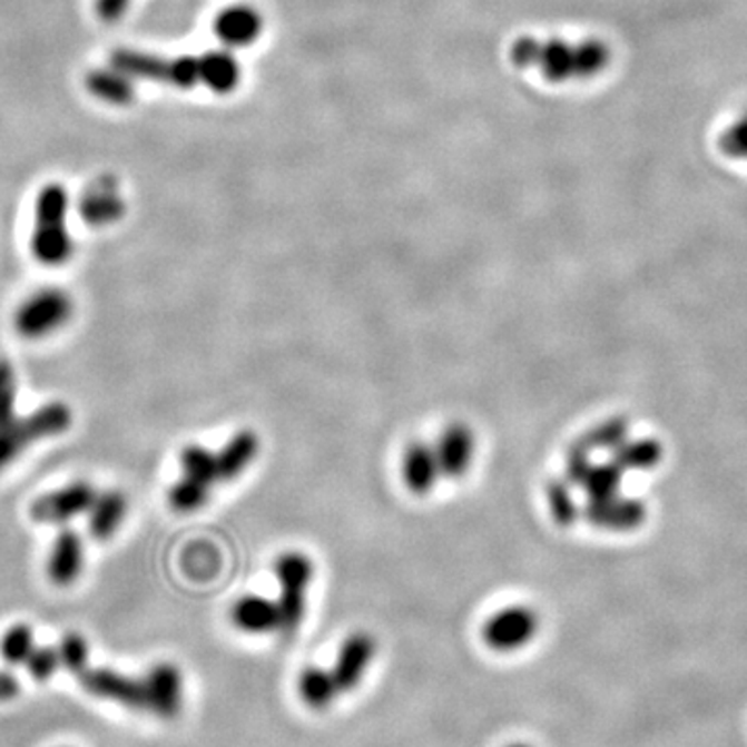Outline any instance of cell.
Returning a JSON list of instances; mask_svg holds the SVG:
<instances>
[{"label":"cell","mask_w":747,"mask_h":747,"mask_svg":"<svg viewBox=\"0 0 747 747\" xmlns=\"http://www.w3.org/2000/svg\"><path fill=\"white\" fill-rule=\"evenodd\" d=\"M110 65L119 67L136 81L148 79L175 88L208 86L216 92H227L235 86L237 79V65L230 61V57L220 52H210L204 57L165 59L141 50L119 48L112 52Z\"/></svg>","instance_id":"1"},{"label":"cell","mask_w":747,"mask_h":747,"mask_svg":"<svg viewBox=\"0 0 747 747\" xmlns=\"http://www.w3.org/2000/svg\"><path fill=\"white\" fill-rule=\"evenodd\" d=\"M67 214V189L59 184L47 185L36 199V227L31 235V254L47 266H61L73 254Z\"/></svg>","instance_id":"2"},{"label":"cell","mask_w":747,"mask_h":747,"mask_svg":"<svg viewBox=\"0 0 747 747\" xmlns=\"http://www.w3.org/2000/svg\"><path fill=\"white\" fill-rule=\"evenodd\" d=\"M530 61L552 79H583L600 73L609 65V48L600 42H530V50L519 48Z\"/></svg>","instance_id":"3"},{"label":"cell","mask_w":747,"mask_h":747,"mask_svg":"<svg viewBox=\"0 0 747 747\" xmlns=\"http://www.w3.org/2000/svg\"><path fill=\"white\" fill-rule=\"evenodd\" d=\"M71 424L73 413L61 401L48 403L26 417H16L11 424L0 427V470L19 458L30 444L61 436Z\"/></svg>","instance_id":"4"},{"label":"cell","mask_w":747,"mask_h":747,"mask_svg":"<svg viewBox=\"0 0 747 747\" xmlns=\"http://www.w3.org/2000/svg\"><path fill=\"white\" fill-rule=\"evenodd\" d=\"M276 578L281 583L278 609V631L293 633L302 626L305 615V590L314 576V564L302 552H285L275 564Z\"/></svg>","instance_id":"5"},{"label":"cell","mask_w":747,"mask_h":747,"mask_svg":"<svg viewBox=\"0 0 747 747\" xmlns=\"http://www.w3.org/2000/svg\"><path fill=\"white\" fill-rule=\"evenodd\" d=\"M73 314V299L61 289H42L17 307L16 331L23 338H45Z\"/></svg>","instance_id":"6"},{"label":"cell","mask_w":747,"mask_h":747,"mask_svg":"<svg viewBox=\"0 0 747 747\" xmlns=\"http://www.w3.org/2000/svg\"><path fill=\"white\" fill-rule=\"evenodd\" d=\"M96 490L88 482H73L65 489L47 492L36 499L30 507V518L36 523H55L62 525L90 511Z\"/></svg>","instance_id":"7"},{"label":"cell","mask_w":747,"mask_h":747,"mask_svg":"<svg viewBox=\"0 0 747 747\" xmlns=\"http://www.w3.org/2000/svg\"><path fill=\"white\" fill-rule=\"evenodd\" d=\"M538 615L528 607H507L494 612L484 626V640L497 652H513L534 640Z\"/></svg>","instance_id":"8"},{"label":"cell","mask_w":747,"mask_h":747,"mask_svg":"<svg viewBox=\"0 0 747 747\" xmlns=\"http://www.w3.org/2000/svg\"><path fill=\"white\" fill-rule=\"evenodd\" d=\"M146 710L163 720L179 717L184 708V675L173 662H158L146 672Z\"/></svg>","instance_id":"9"},{"label":"cell","mask_w":747,"mask_h":747,"mask_svg":"<svg viewBox=\"0 0 747 747\" xmlns=\"http://www.w3.org/2000/svg\"><path fill=\"white\" fill-rule=\"evenodd\" d=\"M81 687L98 700L115 701L131 710H146L144 679H136L112 669H86L79 675Z\"/></svg>","instance_id":"10"},{"label":"cell","mask_w":747,"mask_h":747,"mask_svg":"<svg viewBox=\"0 0 747 747\" xmlns=\"http://www.w3.org/2000/svg\"><path fill=\"white\" fill-rule=\"evenodd\" d=\"M79 216L92 227H108L121 220L125 214V199L119 181L112 177H100L86 187L79 198Z\"/></svg>","instance_id":"11"},{"label":"cell","mask_w":747,"mask_h":747,"mask_svg":"<svg viewBox=\"0 0 747 747\" xmlns=\"http://www.w3.org/2000/svg\"><path fill=\"white\" fill-rule=\"evenodd\" d=\"M374 652H376V643L366 631L351 633L350 638L343 641L336 655L335 667H333L336 686L341 691H353L362 684V677L367 671Z\"/></svg>","instance_id":"12"},{"label":"cell","mask_w":747,"mask_h":747,"mask_svg":"<svg viewBox=\"0 0 747 747\" xmlns=\"http://www.w3.org/2000/svg\"><path fill=\"white\" fill-rule=\"evenodd\" d=\"M83 569V542L73 530H62L48 554V580L55 586H71Z\"/></svg>","instance_id":"13"},{"label":"cell","mask_w":747,"mask_h":747,"mask_svg":"<svg viewBox=\"0 0 747 747\" xmlns=\"http://www.w3.org/2000/svg\"><path fill=\"white\" fill-rule=\"evenodd\" d=\"M436 449L441 473L449 478H459L470 470L473 458V434L465 424H451L444 427Z\"/></svg>","instance_id":"14"},{"label":"cell","mask_w":747,"mask_h":747,"mask_svg":"<svg viewBox=\"0 0 747 747\" xmlns=\"http://www.w3.org/2000/svg\"><path fill=\"white\" fill-rule=\"evenodd\" d=\"M441 475V465L436 458V449L427 443H412L403 459V478L407 489L415 494H426L434 489L436 478Z\"/></svg>","instance_id":"15"},{"label":"cell","mask_w":747,"mask_h":747,"mask_svg":"<svg viewBox=\"0 0 747 747\" xmlns=\"http://www.w3.org/2000/svg\"><path fill=\"white\" fill-rule=\"evenodd\" d=\"M88 90L105 105L127 107L136 98V79L127 76L119 67L108 65L88 76Z\"/></svg>","instance_id":"16"},{"label":"cell","mask_w":747,"mask_h":747,"mask_svg":"<svg viewBox=\"0 0 747 747\" xmlns=\"http://www.w3.org/2000/svg\"><path fill=\"white\" fill-rule=\"evenodd\" d=\"M233 623L245 633H273L278 631V609L276 602H271L262 596H244L235 602L230 610Z\"/></svg>","instance_id":"17"},{"label":"cell","mask_w":747,"mask_h":747,"mask_svg":"<svg viewBox=\"0 0 747 747\" xmlns=\"http://www.w3.org/2000/svg\"><path fill=\"white\" fill-rule=\"evenodd\" d=\"M586 518L590 519L598 528L609 530H627L633 528L641 521V504L631 499H600L590 501L586 507Z\"/></svg>","instance_id":"18"},{"label":"cell","mask_w":747,"mask_h":747,"mask_svg":"<svg viewBox=\"0 0 747 747\" xmlns=\"http://www.w3.org/2000/svg\"><path fill=\"white\" fill-rule=\"evenodd\" d=\"M88 513H90V534L96 540H108L121 528L122 519L127 515V499L119 490L96 494Z\"/></svg>","instance_id":"19"},{"label":"cell","mask_w":747,"mask_h":747,"mask_svg":"<svg viewBox=\"0 0 747 747\" xmlns=\"http://www.w3.org/2000/svg\"><path fill=\"white\" fill-rule=\"evenodd\" d=\"M258 436L252 430L237 432L229 443L223 446L220 453H216L220 482L223 480H235L237 475L247 470V465L258 455Z\"/></svg>","instance_id":"20"},{"label":"cell","mask_w":747,"mask_h":747,"mask_svg":"<svg viewBox=\"0 0 747 747\" xmlns=\"http://www.w3.org/2000/svg\"><path fill=\"white\" fill-rule=\"evenodd\" d=\"M299 694L309 708H328L338 698L341 689L336 686L335 675L318 667H307L299 677Z\"/></svg>","instance_id":"21"},{"label":"cell","mask_w":747,"mask_h":747,"mask_svg":"<svg viewBox=\"0 0 747 747\" xmlns=\"http://www.w3.org/2000/svg\"><path fill=\"white\" fill-rule=\"evenodd\" d=\"M621 472L623 468L619 463H602V465L588 463L578 484L590 494V501L610 499L617 497V490L621 484Z\"/></svg>","instance_id":"22"},{"label":"cell","mask_w":747,"mask_h":747,"mask_svg":"<svg viewBox=\"0 0 747 747\" xmlns=\"http://www.w3.org/2000/svg\"><path fill=\"white\" fill-rule=\"evenodd\" d=\"M179 463H181V472H184L185 478H191V480L202 482L210 489L216 482H220L216 455L213 451H208L206 446H199V444L185 446L181 455H179Z\"/></svg>","instance_id":"23"},{"label":"cell","mask_w":747,"mask_h":747,"mask_svg":"<svg viewBox=\"0 0 747 747\" xmlns=\"http://www.w3.org/2000/svg\"><path fill=\"white\" fill-rule=\"evenodd\" d=\"M626 422L623 420H609L600 426L592 427L586 432L576 443L571 444L569 451L590 455L596 449H617L626 439Z\"/></svg>","instance_id":"24"},{"label":"cell","mask_w":747,"mask_h":747,"mask_svg":"<svg viewBox=\"0 0 747 747\" xmlns=\"http://www.w3.org/2000/svg\"><path fill=\"white\" fill-rule=\"evenodd\" d=\"M256 26H258L256 17L252 13L233 9V11H227V13L218 17L216 31L229 45H244L256 33Z\"/></svg>","instance_id":"25"},{"label":"cell","mask_w":747,"mask_h":747,"mask_svg":"<svg viewBox=\"0 0 747 747\" xmlns=\"http://www.w3.org/2000/svg\"><path fill=\"white\" fill-rule=\"evenodd\" d=\"M33 648H36L33 631L23 623L11 627L0 640V655L4 658V662H9V665H26V660L30 658Z\"/></svg>","instance_id":"26"},{"label":"cell","mask_w":747,"mask_h":747,"mask_svg":"<svg viewBox=\"0 0 747 747\" xmlns=\"http://www.w3.org/2000/svg\"><path fill=\"white\" fill-rule=\"evenodd\" d=\"M208 494H210V486L184 475L168 492V501L173 504V509L187 513V511H196L202 504H206Z\"/></svg>","instance_id":"27"},{"label":"cell","mask_w":747,"mask_h":747,"mask_svg":"<svg viewBox=\"0 0 747 747\" xmlns=\"http://www.w3.org/2000/svg\"><path fill=\"white\" fill-rule=\"evenodd\" d=\"M547 499H549L550 513L559 525H571L578 518V507L573 503L569 482L564 480H550L547 486Z\"/></svg>","instance_id":"28"},{"label":"cell","mask_w":747,"mask_h":747,"mask_svg":"<svg viewBox=\"0 0 747 747\" xmlns=\"http://www.w3.org/2000/svg\"><path fill=\"white\" fill-rule=\"evenodd\" d=\"M57 650H59V658H61V667H65L67 671L81 675V672L88 669L90 646H88V641H86L83 636L67 633L62 638L61 643L57 646Z\"/></svg>","instance_id":"29"},{"label":"cell","mask_w":747,"mask_h":747,"mask_svg":"<svg viewBox=\"0 0 747 747\" xmlns=\"http://www.w3.org/2000/svg\"><path fill=\"white\" fill-rule=\"evenodd\" d=\"M718 148L733 160L747 163V110L723 129L718 138Z\"/></svg>","instance_id":"30"},{"label":"cell","mask_w":747,"mask_h":747,"mask_svg":"<svg viewBox=\"0 0 747 747\" xmlns=\"http://www.w3.org/2000/svg\"><path fill=\"white\" fill-rule=\"evenodd\" d=\"M17 381L13 367L0 360V427L16 420Z\"/></svg>","instance_id":"31"},{"label":"cell","mask_w":747,"mask_h":747,"mask_svg":"<svg viewBox=\"0 0 747 747\" xmlns=\"http://www.w3.org/2000/svg\"><path fill=\"white\" fill-rule=\"evenodd\" d=\"M28 672L36 681H47L55 672L59 671L61 667V658H59V650L57 646H40L33 648L30 658L26 660Z\"/></svg>","instance_id":"32"},{"label":"cell","mask_w":747,"mask_h":747,"mask_svg":"<svg viewBox=\"0 0 747 747\" xmlns=\"http://www.w3.org/2000/svg\"><path fill=\"white\" fill-rule=\"evenodd\" d=\"M129 4H131V0H96L94 9H96V16L100 21L117 23L127 13Z\"/></svg>","instance_id":"33"},{"label":"cell","mask_w":747,"mask_h":747,"mask_svg":"<svg viewBox=\"0 0 747 747\" xmlns=\"http://www.w3.org/2000/svg\"><path fill=\"white\" fill-rule=\"evenodd\" d=\"M19 694V684L16 681L13 675L0 671V701L11 700L13 696Z\"/></svg>","instance_id":"34"},{"label":"cell","mask_w":747,"mask_h":747,"mask_svg":"<svg viewBox=\"0 0 747 747\" xmlns=\"http://www.w3.org/2000/svg\"><path fill=\"white\" fill-rule=\"evenodd\" d=\"M509 747H532V746H525V744H513V746Z\"/></svg>","instance_id":"35"}]
</instances>
